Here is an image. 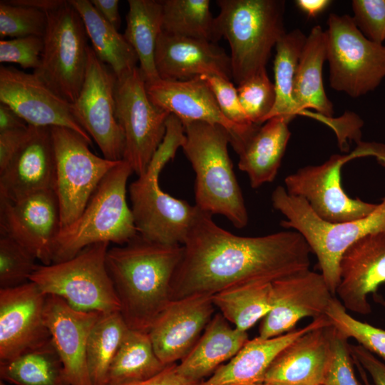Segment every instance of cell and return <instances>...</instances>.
Returning <instances> with one entry per match:
<instances>
[{
	"label": "cell",
	"instance_id": "1",
	"mask_svg": "<svg viewBox=\"0 0 385 385\" xmlns=\"http://www.w3.org/2000/svg\"><path fill=\"white\" fill-rule=\"evenodd\" d=\"M201 210L183 246L171 299L213 295L229 288L273 282L309 270L311 250L295 230L235 235Z\"/></svg>",
	"mask_w": 385,
	"mask_h": 385
},
{
	"label": "cell",
	"instance_id": "2",
	"mask_svg": "<svg viewBox=\"0 0 385 385\" xmlns=\"http://www.w3.org/2000/svg\"><path fill=\"white\" fill-rule=\"evenodd\" d=\"M183 255V245L157 243L139 235L108 249L107 269L130 329L148 332L172 301L171 282Z\"/></svg>",
	"mask_w": 385,
	"mask_h": 385
},
{
	"label": "cell",
	"instance_id": "3",
	"mask_svg": "<svg viewBox=\"0 0 385 385\" xmlns=\"http://www.w3.org/2000/svg\"><path fill=\"white\" fill-rule=\"evenodd\" d=\"M185 140L181 120L170 114L165 137L145 172L128 187L131 210L138 234L157 243L183 245L201 210L164 192L159 175L174 158Z\"/></svg>",
	"mask_w": 385,
	"mask_h": 385
},
{
	"label": "cell",
	"instance_id": "4",
	"mask_svg": "<svg viewBox=\"0 0 385 385\" xmlns=\"http://www.w3.org/2000/svg\"><path fill=\"white\" fill-rule=\"evenodd\" d=\"M183 126L181 148L195 173V205L211 215L225 217L236 228L245 227L248 213L228 154V132L202 121Z\"/></svg>",
	"mask_w": 385,
	"mask_h": 385
},
{
	"label": "cell",
	"instance_id": "5",
	"mask_svg": "<svg viewBox=\"0 0 385 385\" xmlns=\"http://www.w3.org/2000/svg\"><path fill=\"white\" fill-rule=\"evenodd\" d=\"M133 173L124 160L108 172L79 217L60 230L53 246L52 263L67 260L95 243L123 245L138 235L126 199Z\"/></svg>",
	"mask_w": 385,
	"mask_h": 385
},
{
	"label": "cell",
	"instance_id": "6",
	"mask_svg": "<svg viewBox=\"0 0 385 385\" xmlns=\"http://www.w3.org/2000/svg\"><path fill=\"white\" fill-rule=\"evenodd\" d=\"M220 38L230 48L232 77L239 85L266 69L279 38L287 33L283 0H217Z\"/></svg>",
	"mask_w": 385,
	"mask_h": 385
},
{
	"label": "cell",
	"instance_id": "7",
	"mask_svg": "<svg viewBox=\"0 0 385 385\" xmlns=\"http://www.w3.org/2000/svg\"><path fill=\"white\" fill-rule=\"evenodd\" d=\"M273 207L285 217L282 227L298 232L317 259L318 266L332 293L339 282V265L344 252L361 238L385 232V196L367 216L347 222H329L321 219L303 198L277 186L271 196Z\"/></svg>",
	"mask_w": 385,
	"mask_h": 385
},
{
	"label": "cell",
	"instance_id": "8",
	"mask_svg": "<svg viewBox=\"0 0 385 385\" xmlns=\"http://www.w3.org/2000/svg\"><path fill=\"white\" fill-rule=\"evenodd\" d=\"M109 245L95 243L67 260L38 265L29 281L45 295L59 297L76 310L102 314L120 312V302L106 266Z\"/></svg>",
	"mask_w": 385,
	"mask_h": 385
},
{
	"label": "cell",
	"instance_id": "9",
	"mask_svg": "<svg viewBox=\"0 0 385 385\" xmlns=\"http://www.w3.org/2000/svg\"><path fill=\"white\" fill-rule=\"evenodd\" d=\"M327 25L330 86L352 98L375 90L385 78V46L365 37L349 15L331 14Z\"/></svg>",
	"mask_w": 385,
	"mask_h": 385
},
{
	"label": "cell",
	"instance_id": "10",
	"mask_svg": "<svg viewBox=\"0 0 385 385\" xmlns=\"http://www.w3.org/2000/svg\"><path fill=\"white\" fill-rule=\"evenodd\" d=\"M47 14L41 63L34 73L72 103L85 79L88 37L79 14L68 1Z\"/></svg>",
	"mask_w": 385,
	"mask_h": 385
},
{
	"label": "cell",
	"instance_id": "11",
	"mask_svg": "<svg viewBox=\"0 0 385 385\" xmlns=\"http://www.w3.org/2000/svg\"><path fill=\"white\" fill-rule=\"evenodd\" d=\"M50 128L56 158L53 190L62 229L79 217L102 180L120 160L95 155L89 149L91 143L72 129Z\"/></svg>",
	"mask_w": 385,
	"mask_h": 385
},
{
	"label": "cell",
	"instance_id": "12",
	"mask_svg": "<svg viewBox=\"0 0 385 385\" xmlns=\"http://www.w3.org/2000/svg\"><path fill=\"white\" fill-rule=\"evenodd\" d=\"M115 97V115L125 140L123 160L140 176L165 137L170 113L151 102L138 66L117 78Z\"/></svg>",
	"mask_w": 385,
	"mask_h": 385
},
{
	"label": "cell",
	"instance_id": "13",
	"mask_svg": "<svg viewBox=\"0 0 385 385\" xmlns=\"http://www.w3.org/2000/svg\"><path fill=\"white\" fill-rule=\"evenodd\" d=\"M366 155L365 148L361 145L349 155H332L320 165L303 167L287 176L284 188L289 194L304 199L325 221L342 222L364 217L378 204L349 197L343 190L341 171L349 160Z\"/></svg>",
	"mask_w": 385,
	"mask_h": 385
},
{
	"label": "cell",
	"instance_id": "14",
	"mask_svg": "<svg viewBox=\"0 0 385 385\" xmlns=\"http://www.w3.org/2000/svg\"><path fill=\"white\" fill-rule=\"evenodd\" d=\"M116 81L112 69L89 46L85 79L71 108L103 158L119 161L123 160L125 140L115 115Z\"/></svg>",
	"mask_w": 385,
	"mask_h": 385
},
{
	"label": "cell",
	"instance_id": "15",
	"mask_svg": "<svg viewBox=\"0 0 385 385\" xmlns=\"http://www.w3.org/2000/svg\"><path fill=\"white\" fill-rule=\"evenodd\" d=\"M0 102L11 108L29 125L68 128L92 143L91 138L75 118L71 103L34 73L1 66Z\"/></svg>",
	"mask_w": 385,
	"mask_h": 385
},
{
	"label": "cell",
	"instance_id": "16",
	"mask_svg": "<svg viewBox=\"0 0 385 385\" xmlns=\"http://www.w3.org/2000/svg\"><path fill=\"white\" fill-rule=\"evenodd\" d=\"M61 230L59 206L53 190L11 202L0 199V232L13 238L44 265L52 263L53 246Z\"/></svg>",
	"mask_w": 385,
	"mask_h": 385
},
{
	"label": "cell",
	"instance_id": "17",
	"mask_svg": "<svg viewBox=\"0 0 385 385\" xmlns=\"http://www.w3.org/2000/svg\"><path fill=\"white\" fill-rule=\"evenodd\" d=\"M145 89L155 106L173 114L183 125L202 121L222 126L237 153L260 126L244 128L230 122L220 111L210 86L200 76L185 81L159 78L145 83Z\"/></svg>",
	"mask_w": 385,
	"mask_h": 385
},
{
	"label": "cell",
	"instance_id": "18",
	"mask_svg": "<svg viewBox=\"0 0 385 385\" xmlns=\"http://www.w3.org/2000/svg\"><path fill=\"white\" fill-rule=\"evenodd\" d=\"M46 295L33 282L0 289V362L51 339L44 320Z\"/></svg>",
	"mask_w": 385,
	"mask_h": 385
},
{
	"label": "cell",
	"instance_id": "19",
	"mask_svg": "<svg viewBox=\"0 0 385 385\" xmlns=\"http://www.w3.org/2000/svg\"><path fill=\"white\" fill-rule=\"evenodd\" d=\"M272 308L259 328L262 339L285 334L305 317L325 316L334 295L323 275L308 270L272 283Z\"/></svg>",
	"mask_w": 385,
	"mask_h": 385
},
{
	"label": "cell",
	"instance_id": "20",
	"mask_svg": "<svg viewBox=\"0 0 385 385\" xmlns=\"http://www.w3.org/2000/svg\"><path fill=\"white\" fill-rule=\"evenodd\" d=\"M212 296L194 294L172 300L148 334L159 359L165 366L183 359L213 317Z\"/></svg>",
	"mask_w": 385,
	"mask_h": 385
},
{
	"label": "cell",
	"instance_id": "21",
	"mask_svg": "<svg viewBox=\"0 0 385 385\" xmlns=\"http://www.w3.org/2000/svg\"><path fill=\"white\" fill-rule=\"evenodd\" d=\"M336 294L346 310L371 312L368 296L385 283V232L369 234L351 245L339 265Z\"/></svg>",
	"mask_w": 385,
	"mask_h": 385
},
{
	"label": "cell",
	"instance_id": "22",
	"mask_svg": "<svg viewBox=\"0 0 385 385\" xmlns=\"http://www.w3.org/2000/svg\"><path fill=\"white\" fill-rule=\"evenodd\" d=\"M43 314L68 384L92 385L86 347L91 329L102 314L78 311L59 297L46 295Z\"/></svg>",
	"mask_w": 385,
	"mask_h": 385
},
{
	"label": "cell",
	"instance_id": "23",
	"mask_svg": "<svg viewBox=\"0 0 385 385\" xmlns=\"http://www.w3.org/2000/svg\"><path fill=\"white\" fill-rule=\"evenodd\" d=\"M55 172L51 128L29 125L24 143L0 172V199L14 202L38 191L53 190Z\"/></svg>",
	"mask_w": 385,
	"mask_h": 385
},
{
	"label": "cell",
	"instance_id": "24",
	"mask_svg": "<svg viewBox=\"0 0 385 385\" xmlns=\"http://www.w3.org/2000/svg\"><path fill=\"white\" fill-rule=\"evenodd\" d=\"M155 64L161 79L185 81L207 73L231 80V60L224 49L205 40L160 34Z\"/></svg>",
	"mask_w": 385,
	"mask_h": 385
},
{
	"label": "cell",
	"instance_id": "25",
	"mask_svg": "<svg viewBox=\"0 0 385 385\" xmlns=\"http://www.w3.org/2000/svg\"><path fill=\"white\" fill-rule=\"evenodd\" d=\"M332 323L303 334L276 356L262 383L322 385L332 355Z\"/></svg>",
	"mask_w": 385,
	"mask_h": 385
},
{
	"label": "cell",
	"instance_id": "26",
	"mask_svg": "<svg viewBox=\"0 0 385 385\" xmlns=\"http://www.w3.org/2000/svg\"><path fill=\"white\" fill-rule=\"evenodd\" d=\"M326 316L309 324L269 339L257 337L249 339L226 364L221 365L206 380L197 385H257L276 356L287 346L307 332L329 324Z\"/></svg>",
	"mask_w": 385,
	"mask_h": 385
},
{
	"label": "cell",
	"instance_id": "27",
	"mask_svg": "<svg viewBox=\"0 0 385 385\" xmlns=\"http://www.w3.org/2000/svg\"><path fill=\"white\" fill-rule=\"evenodd\" d=\"M248 340L247 332L230 325L219 312L212 317L189 354L177 364L178 371L200 383L231 359Z\"/></svg>",
	"mask_w": 385,
	"mask_h": 385
},
{
	"label": "cell",
	"instance_id": "28",
	"mask_svg": "<svg viewBox=\"0 0 385 385\" xmlns=\"http://www.w3.org/2000/svg\"><path fill=\"white\" fill-rule=\"evenodd\" d=\"M290 121L283 116L267 120L237 153L238 167L247 175L252 188L274 180L291 135L288 127Z\"/></svg>",
	"mask_w": 385,
	"mask_h": 385
},
{
	"label": "cell",
	"instance_id": "29",
	"mask_svg": "<svg viewBox=\"0 0 385 385\" xmlns=\"http://www.w3.org/2000/svg\"><path fill=\"white\" fill-rule=\"evenodd\" d=\"M327 61V36L322 28L314 26L307 36L297 65L293 86V98L299 115L314 109L322 116L332 118L333 103L324 91L322 68Z\"/></svg>",
	"mask_w": 385,
	"mask_h": 385
},
{
	"label": "cell",
	"instance_id": "30",
	"mask_svg": "<svg viewBox=\"0 0 385 385\" xmlns=\"http://www.w3.org/2000/svg\"><path fill=\"white\" fill-rule=\"evenodd\" d=\"M68 1L79 14L96 55L117 78L138 67V58L134 49L124 36L100 15L91 1Z\"/></svg>",
	"mask_w": 385,
	"mask_h": 385
},
{
	"label": "cell",
	"instance_id": "31",
	"mask_svg": "<svg viewBox=\"0 0 385 385\" xmlns=\"http://www.w3.org/2000/svg\"><path fill=\"white\" fill-rule=\"evenodd\" d=\"M125 38L134 49L145 83L159 79L155 51L162 30V5L157 0H129Z\"/></svg>",
	"mask_w": 385,
	"mask_h": 385
},
{
	"label": "cell",
	"instance_id": "32",
	"mask_svg": "<svg viewBox=\"0 0 385 385\" xmlns=\"http://www.w3.org/2000/svg\"><path fill=\"white\" fill-rule=\"evenodd\" d=\"M165 366L156 355L148 332L129 329L110 365L107 385L145 380Z\"/></svg>",
	"mask_w": 385,
	"mask_h": 385
},
{
	"label": "cell",
	"instance_id": "33",
	"mask_svg": "<svg viewBox=\"0 0 385 385\" xmlns=\"http://www.w3.org/2000/svg\"><path fill=\"white\" fill-rule=\"evenodd\" d=\"M0 376L15 385H69L51 338L12 360L1 361Z\"/></svg>",
	"mask_w": 385,
	"mask_h": 385
},
{
	"label": "cell",
	"instance_id": "34",
	"mask_svg": "<svg viewBox=\"0 0 385 385\" xmlns=\"http://www.w3.org/2000/svg\"><path fill=\"white\" fill-rule=\"evenodd\" d=\"M212 300L233 327L247 332L272 309V283L229 288L212 295Z\"/></svg>",
	"mask_w": 385,
	"mask_h": 385
},
{
	"label": "cell",
	"instance_id": "35",
	"mask_svg": "<svg viewBox=\"0 0 385 385\" xmlns=\"http://www.w3.org/2000/svg\"><path fill=\"white\" fill-rule=\"evenodd\" d=\"M163 32L216 43L215 17L209 0H160Z\"/></svg>",
	"mask_w": 385,
	"mask_h": 385
},
{
	"label": "cell",
	"instance_id": "36",
	"mask_svg": "<svg viewBox=\"0 0 385 385\" xmlns=\"http://www.w3.org/2000/svg\"><path fill=\"white\" fill-rule=\"evenodd\" d=\"M307 36L296 29L287 32L277 41L274 61L276 100L268 116H283L292 120L299 115L293 98L294 76Z\"/></svg>",
	"mask_w": 385,
	"mask_h": 385
},
{
	"label": "cell",
	"instance_id": "37",
	"mask_svg": "<svg viewBox=\"0 0 385 385\" xmlns=\"http://www.w3.org/2000/svg\"><path fill=\"white\" fill-rule=\"evenodd\" d=\"M129 329L120 312L102 314L96 323L86 347L92 385H107L110 365Z\"/></svg>",
	"mask_w": 385,
	"mask_h": 385
},
{
	"label": "cell",
	"instance_id": "38",
	"mask_svg": "<svg viewBox=\"0 0 385 385\" xmlns=\"http://www.w3.org/2000/svg\"><path fill=\"white\" fill-rule=\"evenodd\" d=\"M332 324L348 339L385 360V329L376 327L354 318L334 296L325 312Z\"/></svg>",
	"mask_w": 385,
	"mask_h": 385
},
{
	"label": "cell",
	"instance_id": "39",
	"mask_svg": "<svg viewBox=\"0 0 385 385\" xmlns=\"http://www.w3.org/2000/svg\"><path fill=\"white\" fill-rule=\"evenodd\" d=\"M26 247L5 235H0V289L16 287L29 282L38 265Z\"/></svg>",
	"mask_w": 385,
	"mask_h": 385
},
{
	"label": "cell",
	"instance_id": "40",
	"mask_svg": "<svg viewBox=\"0 0 385 385\" xmlns=\"http://www.w3.org/2000/svg\"><path fill=\"white\" fill-rule=\"evenodd\" d=\"M242 106L250 120L258 125L265 123L276 100L274 83L265 69L240 83L237 88Z\"/></svg>",
	"mask_w": 385,
	"mask_h": 385
},
{
	"label": "cell",
	"instance_id": "41",
	"mask_svg": "<svg viewBox=\"0 0 385 385\" xmlns=\"http://www.w3.org/2000/svg\"><path fill=\"white\" fill-rule=\"evenodd\" d=\"M48 24L47 13L29 6L0 1V38L29 36L43 37Z\"/></svg>",
	"mask_w": 385,
	"mask_h": 385
},
{
	"label": "cell",
	"instance_id": "42",
	"mask_svg": "<svg viewBox=\"0 0 385 385\" xmlns=\"http://www.w3.org/2000/svg\"><path fill=\"white\" fill-rule=\"evenodd\" d=\"M353 364L348 338L334 327L332 355L322 385H361Z\"/></svg>",
	"mask_w": 385,
	"mask_h": 385
},
{
	"label": "cell",
	"instance_id": "43",
	"mask_svg": "<svg viewBox=\"0 0 385 385\" xmlns=\"http://www.w3.org/2000/svg\"><path fill=\"white\" fill-rule=\"evenodd\" d=\"M200 77L210 86L220 111L230 122L244 128L258 125L248 118L240 103L237 88L230 80L215 73H207Z\"/></svg>",
	"mask_w": 385,
	"mask_h": 385
},
{
	"label": "cell",
	"instance_id": "44",
	"mask_svg": "<svg viewBox=\"0 0 385 385\" xmlns=\"http://www.w3.org/2000/svg\"><path fill=\"white\" fill-rule=\"evenodd\" d=\"M43 49V37L29 36L0 41V62L24 68H38Z\"/></svg>",
	"mask_w": 385,
	"mask_h": 385
},
{
	"label": "cell",
	"instance_id": "45",
	"mask_svg": "<svg viewBox=\"0 0 385 385\" xmlns=\"http://www.w3.org/2000/svg\"><path fill=\"white\" fill-rule=\"evenodd\" d=\"M354 22L370 41H385V0H353Z\"/></svg>",
	"mask_w": 385,
	"mask_h": 385
},
{
	"label": "cell",
	"instance_id": "46",
	"mask_svg": "<svg viewBox=\"0 0 385 385\" xmlns=\"http://www.w3.org/2000/svg\"><path fill=\"white\" fill-rule=\"evenodd\" d=\"M349 349L354 361L369 376L370 385H385V363L360 344H349Z\"/></svg>",
	"mask_w": 385,
	"mask_h": 385
},
{
	"label": "cell",
	"instance_id": "47",
	"mask_svg": "<svg viewBox=\"0 0 385 385\" xmlns=\"http://www.w3.org/2000/svg\"><path fill=\"white\" fill-rule=\"evenodd\" d=\"M26 128L0 132V172L5 169L26 139Z\"/></svg>",
	"mask_w": 385,
	"mask_h": 385
},
{
	"label": "cell",
	"instance_id": "48",
	"mask_svg": "<svg viewBox=\"0 0 385 385\" xmlns=\"http://www.w3.org/2000/svg\"><path fill=\"white\" fill-rule=\"evenodd\" d=\"M199 382L182 376L178 371L177 363L167 365L157 375L145 380L119 385H197Z\"/></svg>",
	"mask_w": 385,
	"mask_h": 385
},
{
	"label": "cell",
	"instance_id": "49",
	"mask_svg": "<svg viewBox=\"0 0 385 385\" xmlns=\"http://www.w3.org/2000/svg\"><path fill=\"white\" fill-rule=\"evenodd\" d=\"M96 11L111 25L118 29L120 26L118 0H91Z\"/></svg>",
	"mask_w": 385,
	"mask_h": 385
},
{
	"label": "cell",
	"instance_id": "50",
	"mask_svg": "<svg viewBox=\"0 0 385 385\" xmlns=\"http://www.w3.org/2000/svg\"><path fill=\"white\" fill-rule=\"evenodd\" d=\"M29 125L11 108L0 103V132L26 128Z\"/></svg>",
	"mask_w": 385,
	"mask_h": 385
},
{
	"label": "cell",
	"instance_id": "51",
	"mask_svg": "<svg viewBox=\"0 0 385 385\" xmlns=\"http://www.w3.org/2000/svg\"><path fill=\"white\" fill-rule=\"evenodd\" d=\"M8 3L29 6L49 13L63 6L67 1L65 0H9Z\"/></svg>",
	"mask_w": 385,
	"mask_h": 385
},
{
	"label": "cell",
	"instance_id": "52",
	"mask_svg": "<svg viewBox=\"0 0 385 385\" xmlns=\"http://www.w3.org/2000/svg\"><path fill=\"white\" fill-rule=\"evenodd\" d=\"M329 0H297L296 4L308 16L315 17L331 4Z\"/></svg>",
	"mask_w": 385,
	"mask_h": 385
},
{
	"label": "cell",
	"instance_id": "53",
	"mask_svg": "<svg viewBox=\"0 0 385 385\" xmlns=\"http://www.w3.org/2000/svg\"><path fill=\"white\" fill-rule=\"evenodd\" d=\"M363 381H364V383L365 385H370V383H369V379L367 378V376L366 375H363L361 376Z\"/></svg>",
	"mask_w": 385,
	"mask_h": 385
},
{
	"label": "cell",
	"instance_id": "54",
	"mask_svg": "<svg viewBox=\"0 0 385 385\" xmlns=\"http://www.w3.org/2000/svg\"><path fill=\"white\" fill-rule=\"evenodd\" d=\"M257 385H284V384H270V383H260Z\"/></svg>",
	"mask_w": 385,
	"mask_h": 385
}]
</instances>
